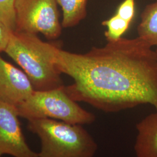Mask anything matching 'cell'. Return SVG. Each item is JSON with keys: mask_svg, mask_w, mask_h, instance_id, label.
Returning a JSON list of instances; mask_svg holds the SVG:
<instances>
[{"mask_svg": "<svg viewBox=\"0 0 157 157\" xmlns=\"http://www.w3.org/2000/svg\"><path fill=\"white\" fill-rule=\"evenodd\" d=\"M12 32L6 25L0 21V53L6 51L8 45Z\"/></svg>", "mask_w": 157, "mask_h": 157, "instance_id": "14", "label": "cell"}, {"mask_svg": "<svg viewBox=\"0 0 157 157\" xmlns=\"http://www.w3.org/2000/svg\"><path fill=\"white\" fill-rule=\"evenodd\" d=\"M138 37L152 47H157V0L146 6L137 27Z\"/></svg>", "mask_w": 157, "mask_h": 157, "instance_id": "9", "label": "cell"}, {"mask_svg": "<svg viewBox=\"0 0 157 157\" xmlns=\"http://www.w3.org/2000/svg\"><path fill=\"white\" fill-rule=\"evenodd\" d=\"M116 14L131 23L135 15V0H124L118 6Z\"/></svg>", "mask_w": 157, "mask_h": 157, "instance_id": "13", "label": "cell"}, {"mask_svg": "<svg viewBox=\"0 0 157 157\" xmlns=\"http://www.w3.org/2000/svg\"><path fill=\"white\" fill-rule=\"evenodd\" d=\"M15 8L17 32L41 33L48 40L61 36L56 0H15Z\"/></svg>", "mask_w": 157, "mask_h": 157, "instance_id": "5", "label": "cell"}, {"mask_svg": "<svg viewBox=\"0 0 157 157\" xmlns=\"http://www.w3.org/2000/svg\"><path fill=\"white\" fill-rule=\"evenodd\" d=\"M137 37L107 41L78 54L56 51V67L73 78L65 86L69 97L105 112L143 104L157 112V52Z\"/></svg>", "mask_w": 157, "mask_h": 157, "instance_id": "1", "label": "cell"}, {"mask_svg": "<svg viewBox=\"0 0 157 157\" xmlns=\"http://www.w3.org/2000/svg\"><path fill=\"white\" fill-rule=\"evenodd\" d=\"M28 129L40 141L39 157H94L98 145L83 125L52 119L28 121Z\"/></svg>", "mask_w": 157, "mask_h": 157, "instance_id": "3", "label": "cell"}, {"mask_svg": "<svg viewBox=\"0 0 157 157\" xmlns=\"http://www.w3.org/2000/svg\"><path fill=\"white\" fill-rule=\"evenodd\" d=\"M58 48L36 34L15 31L12 32L5 52L22 67L34 90L45 91L63 86L56 62Z\"/></svg>", "mask_w": 157, "mask_h": 157, "instance_id": "2", "label": "cell"}, {"mask_svg": "<svg viewBox=\"0 0 157 157\" xmlns=\"http://www.w3.org/2000/svg\"><path fill=\"white\" fill-rule=\"evenodd\" d=\"M136 157H157V112L141 119L136 126Z\"/></svg>", "mask_w": 157, "mask_h": 157, "instance_id": "8", "label": "cell"}, {"mask_svg": "<svg viewBox=\"0 0 157 157\" xmlns=\"http://www.w3.org/2000/svg\"><path fill=\"white\" fill-rule=\"evenodd\" d=\"M17 107L0 101V157H39L26 143Z\"/></svg>", "mask_w": 157, "mask_h": 157, "instance_id": "6", "label": "cell"}, {"mask_svg": "<svg viewBox=\"0 0 157 157\" xmlns=\"http://www.w3.org/2000/svg\"><path fill=\"white\" fill-rule=\"evenodd\" d=\"M156 51H157V50H156Z\"/></svg>", "mask_w": 157, "mask_h": 157, "instance_id": "15", "label": "cell"}, {"mask_svg": "<svg viewBox=\"0 0 157 157\" xmlns=\"http://www.w3.org/2000/svg\"><path fill=\"white\" fill-rule=\"evenodd\" d=\"M17 108L19 117L28 121L48 118L81 125L91 124L95 121L93 113L69 97L65 86L52 90H34Z\"/></svg>", "mask_w": 157, "mask_h": 157, "instance_id": "4", "label": "cell"}, {"mask_svg": "<svg viewBox=\"0 0 157 157\" xmlns=\"http://www.w3.org/2000/svg\"><path fill=\"white\" fill-rule=\"evenodd\" d=\"M15 0H0V21L11 32L16 31Z\"/></svg>", "mask_w": 157, "mask_h": 157, "instance_id": "12", "label": "cell"}, {"mask_svg": "<svg viewBox=\"0 0 157 157\" xmlns=\"http://www.w3.org/2000/svg\"><path fill=\"white\" fill-rule=\"evenodd\" d=\"M62 11V28L76 26L87 15V0H56Z\"/></svg>", "mask_w": 157, "mask_h": 157, "instance_id": "10", "label": "cell"}, {"mask_svg": "<svg viewBox=\"0 0 157 157\" xmlns=\"http://www.w3.org/2000/svg\"><path fill=\"white\" fill-rule=\"evenodd\" d=\"M130 24L116 13L110 18L102 21V25L107 28L104 36L107 41H115L122 38L128 30Z\"/></svg>", "mask_w": 157, "mask_h": 157, "instance_id": "11", "label": "cell"}, {"mask_svg": "<svg viewBox=\"0 0 157 157\" xmlns=\"http://www.w3.org/2000/svg\"><path fill=\"white\" fill-rule=\"evenodd\" d=\"M34 91L26 74L6 61L0 53V101L17 107Z\"/></svg>", "mask_w": 157, "mask_h": 157, "instance_id": "7", "label": "cell"}]
</instances>
